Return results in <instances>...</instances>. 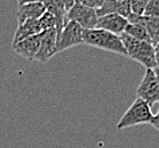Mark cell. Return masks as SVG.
Returning a JSON list of instances; mask_svg holds the SVG:
<instances>
[{
    "label": "cell",
    "instance_id": "cell-7",
    "mask_svg": "<svg viewBox=\"0 0 159 148\" xmlns=\"http://www.w3.org/2000/svg\"><path fill=\"white\" fill-rule=\"evenodd\" d=\"M57 29H51L47 31H43L41 33V42H40L39 51L36 56L34 61L46 63L49 61L56 53V42H57Z\"/></svg>",
    "mask_w": 159,
    "mask_h": 148
},
{
    "label": "cell",
    "instance_id": "cell-1",
    "mask_svg": "<svg viewBox=\"0 0 159 148\" xmlns=\"http://www.w3.org/2000/svg\"><path fill=\"white\" fill-rule=\"evenodd\" d=\"M83 38L84 44L98 48V49L104 51H109L112 54L127 56L126 49L124 47L120 36L95 27V29L84 30Z\"/></svg>",
    "mask_w": 159,
    "mask_h": 148
},
{
    "label": "cell",
    "instance_id": "cell-22",
    "mask_svg": "<svg viewBox=\"0 0 159 148\" xmlns=\"http://www.w3.org/2000/svg\"><path fill=\"white\" fill-rule=\"evenodd\" d=\"M30 2H43V0H17L18 7H20V6H22V5L30 4Z\"/></svg>",
    "mask_w": 159,
    "mask_h": 148
},
{
    "label": "cell",
    "instance_id": "cell-17",
    "mask_svg": "<svg viewBox=\"0 0 159 148\" xmlns=\"http://www.w3.org/2000/svg\"><path fill=\"white\" fill-rule=\"evenodd\" d=\"M150 0H129L130 9H132V14L133 15H143L147 5L149 4Z\"/></svg>",
    "mask_w": 159,
    "mask_h": 148
},
{
    "label": "cell",
    "instance_id": "cell-18",
    "mask_svg": "<svg viewBox=\"0 0 159 148\" xmlns=\"http://www.w3.org/2000/svg\"><path fill=\"white\" fill-rule=\"evenodd\" d=\"M76 2H79V4L84 5L86 7L93 8L95 11H98V8H101L104 0H76Z\"/></svg>",
    "mask_w": 159,
    "mask_h": 148
},
{
    "label": "cell",
    "instance_id": "cell-2",
    "mask_svg": "<svg viewBox=\"0 0 159 148\" xmlns=\"http://www.w3.org/2000/svg\"><path fill=\"white\" fill-rule=\"evenodd\" d=\"M120 38H121V41H123L128 57L140 63L145 69H155V48L151 42L133 39L125 33H123Z\"/></svg>",
    "mask_w": 159,
    "mask_h": 148
},
{
    "label": "cell",
    "instance_id": "cell-10",
    "mask_svg": "<svg viewBox=\"0 0 159 148\" xmlns=\"http://www.w3.org/2000/svg\"><path fill=\"white\" fill-rule=\"evenodd\" d=\"M98 17L109 14H118L125 18H128L132 15L129 0L118 1V0H104L101 8L96 11Z\"/></svg>",
    "mask_w": 159,
    "mask_h": 148
},
{
    "label": "cell",
    "instance_id": "cell-4",
    "mask_svg": "<svg viewBox=\"0 0 159 148\" xmlns=\"http://www.w3.org/2000/svg\"><path fill=\"white\" fill-rule=\"evenodd\" d=\"M83 32L84 29L80 25H78L77 23L66 21L63 27L58 31L55 53L58 54V53H62L66 49L84 44Z\"/></svg>",
    "mask_w": 159,
    "mask_h": 148
},
{
    "label": "cell",
    "instance_id": "cell-9",
    "mask_svg": "<svg viewBox=\"0 0 159 148\" xmlns=\"http://www.w3.org/2000/svg\"><path fill=\"white\" fill-rule=\"evenodd\" d=\"M128 24V19L118 14H109L98 17L96 29L105 30L117 36H121Z\"/></svg>",
    "mask_w": 159,
    "mask_h": 148
},
{
    "label": "cell",
    "instance_id": "cell-15",
    "mask_svg": "<svg viewBox=\"0 0 159 148\" xmlns=\"http://www.w3.org/2000/svg\"><path fill=\"white\" fill-rule=\"evenodd\" d=\"M43 4L45 5L47 11L66 21V9L61 0H43Z\"/></svg>",
    "mask_w": 159,
    "mask_h": 148
},
{
    "label": "cell",
    "instance_id": "cell-23",
    "mask_svg": "<svg viewBox=\"0 0 159 148\" xmlns=\"http://www.w3.org/2000/svg\"><path fill=\"white\" fill-rule=\"evenodd\" d=\"M153 72H155L156 76H157V79H158V81H159V67H155V69H153Z\"/></svg>",
    "mask_w": 159,
    "mask_h": 148
},
{
    "label": "cell",
    "instance_id": "cell-11",
    "mask_svg": "<svg viewBox=\"0 0 159 148\" xmlns=\"http://www.w3.org/2000/svg\"><path fill=\"white\" fill-rule=\"evenodd\" d=\"M127 19L129 23H136V24L143 26L150 36L152 44H159V18L147 17L143 15L139 16V15L132 14Z\"/></svg>",
    "mask_w": 159,
    "mask_h": 148
},
{
    "label": "cell",
    "instance_id": "cell-21",
    "mask_svg": "<svg viewBox=\"0 0 159 148\" xmlns=\"http://www.w3.org/2000/svg\"><path fill=\"white\" fill-rule=\"evenodd\" d=\"M155 48V61H156V67H159V44H153Z\"/></svg>",
    "mask_w": 159,
    "mask_h": 148
},
{
    "label": "cell",
    "instance_id": "cell-3",
    "mask_svg": "<svg viewBox=\"0 0 159 148\" xmlns=\"http://www.w3.org/2000/svg\"><path fill=\"white\" fill-rule=\"evenodd\" d=\"M152 116L153 114L151 111V106L141 98H136L119 120L117 129L123 130L139 124H149Z\"/></svg>",
    "mask_w": 159,
    "mask_h": 148
},
{
    "label": "cell",
    "instance_id": "cell-5",
    "mask_svg": "<svg viewBox=\"0 0 159 148\" xmlns=\"http://www.w3.org/2000/svg\"><path fill=\"white\" fill-rule=\"evenodd\" d=\"M98 19V16L95 9L86 7L79 2H76L66 13V21L77 23L84 30L95 29Z\"/></svg>",
    "mask_w": 159,
    "mask_h": 148
},
{
    "label": "cell",
    "instance_id": "cell-19",
    "mask_svg": "<svg viewBox=\"0 0 159 148\" xmlns=\"http://www.w3.org/2000/svg\"><path fill=\"white\" fill-rule=\"evenodd\" d=\"M149 124L153 126L156 130L159 132V107H158V111H157V113H156V114H153V116H152V119H151V121H150V123H149Z\"/></svg>",
    "mask_w": 159,
    "mask_h": 148
},
{
    "label": "cell",
    "instance_id": "cell-12",
    "mask_svg": "<svg viewBox=\"0 0 159 148\" xmlns=\"http://www.w3.org/2000/svg\"><path fill=\"white\" fill-rule=\"evenodd\" d=\"M46 11V7L43 2H30L22 5L17 11V25L30 19H39Z\"/></svg>",
    "mask_w": 159,
    "mask_h": 148
},
{
    "label": "cell",
    "instance_id": "cell-14",
    "mask_svg": "<svg viewBox=\"0 0 159 148\" xmlns=\"http://www.w3.org/2000/svg\"><path fill=\"white\" fill-rule=\"evenodd\" d=\"M124 33L127 34L128 36H130V38H133V39L140 40V41H145V42H151L150 36H149L147 30H145L143 26L140 25V24H136V23L128 22Z\"/></svg>",
    "mask_w": 159,
    "mask_h": 148
},
{
    "label": "cell",
    "instance_id": "cell-16",
    "mask_svg": "<svg viewBox=\"0 0 159 148\" xmlns=\"http://www.w3.org/2000/svg\"><path fill=\"white\" fill-rule=\"evenodd\" d=\"M143 16L147 17H153L159 18V0H150L149 4L147 5Z\"/></svg>",
    "mask_w": 159,
    "mask_h": 148
},
{
    "label": "cell",
    "instance_id": "cell-24",
    "mask_svg": "<svg viewBox=\"0 0 159 148\" xmlns=\"http://www.w3.org/2000/svg\"><path fill=\"white\" fill-rule=\"evenodd\" d=\"M118 1H126V0H118Z\"/></svg>",
    "mask_w": 159,
    "mask_h": 148
},
{
    "label": "cell",
    "instance_id": "cell-8",
    "mask_svg": "<svg viewBox=\"0 0 159 148\" xmlns=\"http://www.w3.org/2000/svg\"><path fill=\"white\" fill-rule=\"evenodd\" d=\"M40 42H41V33L18 41L13 44V49L18 56L25 58L28 61H34L39 51Z\"/></svg>",
    "mask_w": 159,
    "mask_h": 148
},
{
    "label": "cell",
    "instance_id": "cell-6",
    "mask_svg": "<svg viewBox=\"0 0 159 148\" xmlns=\"http://www.w3.org/2000/svg\"><path fill=\"white\" fill-rule=\"evenodd\" d=\"M138 98L145 100L150 106L159 103V81L153 70L145 69V73L136 90Z\"/></svg>",
    "mask_w": 159,
    "mask_h": 148
},
{
    "label": "cell",
    "instance_id": "cell-20",
    "mask_svg": "<svg viewBox=\"0 0 159 148\" xmlns=\"http://www.w3.org/2000/svg\"><path fill=\"white\" fill-rule=\"evenodd\" d=\"M61 1L63 2V5H64L65 9H66V13H68V11L72 7L73 5L76 4V0H61Z\"/></svg>",
    "mask_w": 159,
    "mask_h": 148
},
{
    "label": "cell",
    "instance_id": "cell-13",
    "mask_svg": "<svg viewBox=\"0 0 159 148\" xmlns=\"http://www.w3.org/2000/svg\"><path fill=\"white\" fill-rule=\"evenodd\" d=\"M43 29L40 26L39 19H30L26 22L22 23L20 25H17L16 30L14 33V38H13V44L21 41L23 39H26L29 36H37L43 33Z\"/></svg>",
    "mask_w": 159,
    "mask_h": 148
}]
</instances>
